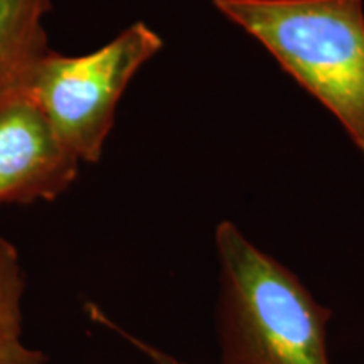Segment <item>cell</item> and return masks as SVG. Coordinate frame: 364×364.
I'll list each match as a JSON object with an SVG mask.
<instances>
[{"label":"cell","mask_w":364,"mask_h":364,"mask_svg":"<svg viewBox=\"0 0 364 364\" xmlns=\"http://www.w3.org/2000/svg\"><path fill=\"white\" fill-rule=\"evenodd\" d=\"M221 364H331L332 311L233 221L215 231Z\"/></svg>","instance_id":"6da1fadb"},{"label":"cell","mask_w":364,"mask_h":364,"mask_svg":"<svg viewBox=\"0 0 364 364\" xmlns=\"http://www.w3.org/2000/svg\"><path fill=\"white\" fill-rule=\"evenodd\" d=\"M327 108L364 156V0H213Z\"/></svg>","instance_id":"7a4b0ae2"},{"label":"cell","mask_w":364,"mask_h":364,"mask_svg":"<svg viewBox=\"0 0 364 364\" xmlns=\"http://www.w3.org/2000/svg\"><path fill=\"white\" fill-rule=\"evenodd\" d=\"M162 46L152 27L135 22L85 56L46 49L27 71L19 97L38 108L73 157L93 164L102 157L127 86Z\"/></svg>","instance_id":"3957f363"},{"label":"cell","mask_w":364,"mask_h":364,"mask_svg":"<svg viewBox=\"0 0 364 364\" xmlns=\"http://www.w3.org/2000/svg\"><path fill=\"white\" fill-rule=\"evenodd\" d=\"M80 164L29 100L0 107V203L53 201L76 181Z\"/></svg>","instance_id":"277c9868"},{"label":"cell","mask_w":364,"mask_h":364,"mask_svg":"<svg viewBox=\"0 0 364 364\" xmlns=\"http://www.w3.org/2000/svg\"><path fill=\"white\" fill-rule=\"evenodd\" d=\"M54 0H0V107L19 95L48 46L44 21Z\"/></svg>","instance_id":"5b68a950"},{"label":"cell","mask_w":364,"mask_h":364,"mask_svg":"<svg viewBox=\"0 0 364 364\" xmlns=\"http://www.w3.org/2000/svg\"><path fill=\"white\" fill-rule=\"evenodd\" d=\"M24 289L19 252L0 236V364H46L44 354L22 341Z\"/></svg>","instance_id":"8992f818"},{"label":"cell","mask_w":364,"mask_h":364,"mask_svg":"<svg viewBox=\"0 0 364 364\" xmlns=\"http://www.w3.org/2000/svg\"><path fill=\"white\" fill-rule=\"evenodd\" d=\"M122 334H124L125 338L129 339L136 349H140V351H142L145 356H149L150 361H152L154 364H186V363H182L181 359L172 356V354L162 351V349H159V348H154V346L144 343V341L136 339V338H134V336L125 334V332H122Z\"/></svg>","instance_id":"52a82bcc"}]
</instances>
